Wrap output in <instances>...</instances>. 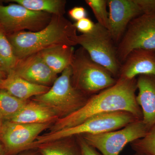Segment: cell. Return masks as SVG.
<instances>
[{
    "label": "cell",
    "instance_id": "8992f818",
    "mask_svg": "<svg viewBox=\"0 0 155 155\" xmlns=\"http://www.w3.org/2000/svg\"><path fill=\"white\" fill-rule=\"evenodd\" d=\"M114 43L108 29L98 23L90 33L78 35L77 44L86 51L93 61L114 77L119 76L121 66Z\"/></svg>",
    "mask_w": 155,
    "mask_h": 155
},
{
    "label": "cell",
    "instance_id": "9a60e30c",
    "mask_svg": "<svg viewBox=\"0 0 155 155\" xmlns=\"http://www.w3.org/2000/svg\"><path fill=\"white\" fill-rule=\"evenodd\" d=\"M51 87L43 86L29 81L10 72L0 84L4 90L17 98L28 101L48 91Z\"/></svg>",
    "mask_w": 155,
    "mask_h": 155
},
{
    "label": "cell",
    "instance_id": "5b68a950",
    "mask_svg": "<svg viewBox=\"0 0 155 155\" xmlns=\"http://www.w3.org/2000/svg\"><path fill=\"white\" fill-rule=\"evenodd\" d=\"M71 67L72 85L88 96L109 88L117 81L105 68L93 61L82 48L74 53Z\"/></svg>",
    "mask_w": 155,
    "mask_h": 155
},
{
    "label": "cell",
    "instance_id": "603a6c76",
    "mask_svg": "<svg viewBox=\"0 0 155 155\" xmlns=\"http://www.w3.org/2000/svg\"><path fill=\"white\" fill-rule=\"evenodd\" d=\"M85 2L91 9L100 25L108 29L109 13L107 10L108 1L106 0H86Z\"/></svg>",
    "mask_w": 155,
    "mask_h": 155
},
{
    "label": "cell",
    "instance_id": "8fae6325",
    "mask_svg": "<svg viewBox=\"0 0 155 155\" xmlns=\"http://www.w3.org/2000/svg\"><path fill=\"white\" fill-rule=\"evenodd\" d=\"M108 30L114 42L122 39L131 20L143 14L137 0H109Z\"/></svg>",
    "mask_w": 155,
    "mask_h": 155
},
{
    "label": "cell",
    "instance_id": "ac0fdd59",
    "mask_svg": "<svg viewBox=\"0 0 155 155\" xmlns=\"http://www.w3.org/2000/svg\"><path fill=\"white\" fill-rule=\"evenodd\" d=\"M42 155H81L76 137H71L37 146Z\"/></svg>",
    "mask_w": 155,
    "mask_h": 155
},
{
    "label": "cell",
    "instance_id": "484cf974",
    "mask_svg": "<svg viewBox=\"0 0 155 155\" xmlns=\"http://www.w3.org/2000/svg\"><path fill=\"white\" fill-rule=\"evenodd\" d=\"M68 15L71 19L77 22L86 18L87 16V12L83 7H75L69 10Z\"/></svg>",
    "mask_w": 155,
    "mask_h": 155
},
{
    "label": "cell",
    "instance_id": "83f0119b",
    "mask_svg": "<svg viewBox=\"0 0 155 155\" xmlns=\"http://www.w3.org/2000/svg\"><path fill=\"white\" fill-rule=\"evenodd\" d=\"M15 155H42L37 149H30L23 151Z\"/></svg>",
    "mask_w": 155,
    "mask_h": 155
},
{
    "label": "cell",
    "instance_id": "277c9868",
    "mask_svg": "<svg viewBox=\"0 0 155 155\" xmlns=\"http://www.w3.org/2000/svg\"><path fill=\"white\" fill-rule=\"evenodd\" d=\"M61 73L48 91L31 99L51 110L59 119L67 117L78 110L86 104L89 98L88 95L72 85L71 66Z\"/></svg>",
    "mask_w": 155,
    "mask_h": 155
},
{
    "label": "cell",
    "instance_id": "cb8c5ba5",
    "mask_svg": "<svg viewBox=\"0 0 155 155\" xmlns=\"http://www.w3.org/2000/svg\"><path fill=\"white\" fill-rule=\"evenodd\" d=\"M76 30L81 32L82 34L90 33L93 30L95 24L89 18H84L74 23Z\"/></svg>",
    "mask_w": 155,
    "mask_h": 155
},
{
    "label": "cell",
    "instance_id": "9c48e42d",
    "mask_svg": "<svg viewBox=\"0 0 155 155\" xmlns=\"http://www.w3.org/2000/svg\"><path fill=\"white\" fill-rule=\"evenodd\" d=\"M52 15L31 11L19 4L0 5V27L6 34L28 30L37 31L49 23Z\"/></svg>",
    "mask_w": 155,
    "mask_h": 155
},
{
    "label": "cell",
    "instance_id": "4fadbf2b",
    "mask_svg": "<svg viewBox=\"0 0 155 155\" xmlns=\"http://www.w3.org/2000/svg\"><path fill=\"white\" fill-rule=\"evenodd\" d=\"M140 75L155 76V51L134 50L120 67L118 78L130 80Z\"/></svg>",
    "mask_w": 155,
    "mask_h": 155
},
{
    "label": "cell",
    "instance_id": "30bf717a",
    "mask_svg": "<svg viewBox=\"0 0 155 155\" xmlns=\"http://www.w3.org/2000/svg\"><path fill=\"white\" fill-rule=\"evenodd\" d=\"M53 124H24L4 121L0 129V142L5 155H15L29 150L42 132L49 129Z\"/></svg>",
    "mask_w": 155,
    "mask_h": 155
},
{
    "label": "cell",
    "instance_id": "7a4b0ae2",
    "mask_svg": "<svg viewBox=\"0 0 155 155\" xmlns=\"http://www.w3.org/2000/svg\"><path fill=\"white\" fill-rule=\"evenodd\" d=\"M74 24L64 16L53 15L49 24L37 31H21L7 34L18 60L60 45L73 47L78 35Z\"/></svg>",
    "mask_w": 155,
    "mask_h": 155
},
{
    "label": "cell",
    "instance_id": "4dcf8cb0",
    "mask_svg": "<svg viewBox=\"0 0 155 155\" xmlns=\"http://www.w3.org/2000/svg\"><path fill=\"white\" fill-rule=\"evenodd\" d=\"M132 155H149L147 154L144 153L135 152V153L134 154Z\"/></svg>",
    "mask_w": 155,
    "mask_h": 155
},
{
    "label": "cell",
    "instance_id": "44dd1931",
    "mask_svg": "<svg viewBox=\"0 0 155 155\" xmlns=\"http://www.w3.org/2000/svg\"><path fill=\"white\" fill-rule=\"evenodd\" d=\"M18 61L7 34L0 27V66L8 75Z\"/></svg>",
    "mask_w": 155,
    "mask_h": 155
},
{
    "label": "cell",
    "instance_id": "f546056e",
    "mask_svg": "<svg viewBox=\"0 0 155 155\" xmlns=\"http://www.w3.org/2000/svg\"><path fill=\"white\" fill-rule=\"evenodd\" d=\"M0 155H5L4 148L1 142H0Z\"/></svg>",
    "mask_w": 155,
    "mask_h": 155
},
{
    "label": "cell",
    "instance_id": "4316f807",
    "mask_svg": "<svg viewBox=\"0 0 155 155\" xmlns=\"http://www.w3.org/2000/svg\"><path fill=\"white\" fill-rule=\"evenodd\" d=\"M143 14L155 12V0H137Z\"/></svg>",
    "mask_w": 155,
    "mask_h": 155
},
{
    "label": "cell",
    "instance_id": "e0dca14e",
    "mask_svg": "<svg viewBox=\"0 0 155 155\" xmlns=\"http://www.w3.org/2000/svg\"><path fill=\"white\" fill-rule=\"evenodd\" d=\"M74 53L73 47L60 45L42 50L37 54L50 69L58 75L71 66Z\"/></svg>",
    "mask_w": 155,
    "mask_h": 155
},
{
    "label": "cell",
    "instance_id": "d6986e66",
    "mask_svg": "<svg viewBox=\"0 0 155 155\" xmlns=\"http://www.w3.org/2000/svg\"><path fill=\"white\" fill-rule=\"evenodd\" d=\"M31 11L43 12L52 15L64 16L66 13L64 0H11Z\"/></svg>",
    "mask_w": 155,
    "mask_h": 155
},
{
    "label": "cell",
    "instance_id": "5bb4252c",
    "mask_svg": "<svg viewBox=\"0 0 155 155\" xmlns=\"http://www.w3.org/2000/svg\"><path fill=\"white\" fill-rule=\"evenodd\" d=\"M136 101L142 113V121L150 128L155 125V76L140 75L137 79Z\"/></svg>",
    "mask_w": 155,
    "mask_h": 155
},
{
    "label": "cell",
    "instance_id": "ba28073f",
    "mask_svg": "<svg viewBox=\"0 0 155 155\" xmlns=\"http://www.w3.org/2000/svg\"><path fill=\"white\" fill-rule=\"evenodd\" d=\"M150 129L139 120L114 131L80 136L103 155H119L126 145L144 137Z\"/></svg>",
    "mask_w": 155,
    "mask_h": 155
},
{
    "label": "cell",
    "instance_id": "3957f363",
    "mask_svg": "<svg viewBox=\"0 0 155 155\" xmlns=\"http://www.w3.org/2000/svg\"><path fill=\"white\" fill-rule=\"evenodd\" d=\"M137 120L139 119L126 111H115L97 114L75 126L40 135L31 144V147L34 148L39 144L71 137L114 131Z\"/></svg>",
    "mask_w": 155,
    "mask_h": 155
},
{
    "label": "cell",
    "instance_id": "7402d4cb",
    "mask_svg": "<svg viewBox=\"0 0 155 155\" xmlns=\"http://www.w3.org/2000/svg\"><path fill=\"white\" fill-rule=\"evenodd\" d=\"M130 145L135 152L155 155V125L144 137L132 142Z\"/></svg>",
    "mask_w": 155,
    "mask_h": 155
},
{
    "label": "cell",
    "instance_id": "52a82bcc",
    "mask_svg": "<svg viewBox=\"0 0 155 155\" xmlns=\"http://www.w3.org/2000/svg\"><path fill=\"white\" fill-rule=\"evenodd\" d=\"M137 49L155 51V12L142 14L129 23L116 48L119 63Z\"/></svg>",
    "mask_w": 155,
    "mask_h": 155
},
{
    "label": "cell",
    "instance_id": "1f68e13d",
    "mask_svg": "<svg viewBox=\"0 0 155 155\" xmlns=\"http://www.w3.org/2000/svg\"><path fill=\"white\" fill-rule=\"evenodd\" d=\"M3 121L1 119H0V129L2 127V125Z\"/></svg>",
    "mask_w": 155,
    "mask_h": 155
},
{
    "label": "cell",
    "instance_id": "6da1fadb",
    "mask_svg": "<svg viewBox=\"0 0 155 155\" xmlns=\"http://www.w3.org/2000/svg\"><path fill=\"white\" fill-rule=\"evenodd\" d=\"M137 79L118 78L113 86L89 97L86 104L69 116L58 119L50 131L75 126L97 114L123 111L129 112L142 120V113L136 101Z\"/></svg>",
    "mask_w": 155,
    "mask_h": 155
},
{
    "label": "cell",
    "instance_id": "ffe728a7",
    "mask_svg": "<svg viewBox=\"0 0 155 155\" xmlns=\"http://www.w3.org/2000/svg\"><path fill=\"white\" fill-rule=\"evenodd\" d=\"M28 101L19 99L0 89V119L3 122L10 121Z\"/></svg>",
    "mask_w": 155,
    "mask_h": 155
},
{
    "label": "cell",
    "instance_id": "f1b7e54d",
    "mask_svg": "<svg viewBox=\"0 0 155 155\" xmlns=\"http://www.w3.org/2000/svg\"><path fill=\"white\" fill-rule=\"evenodd\" d=\"M7 74L4 71L2 68L0 66V84L2 83L3 80L7 77Z\"/></svg>",
    "mask_w": 155,
    "mask_h": 155
},
{
    "label": "cell",
    "instance_id": "2e32d148",
    "mask_svg": "<svg viewBox=\"0 0 155 155\" xmlns=\"http://www.w3.org/2000/svg\"><path fill=\"white\" fill-rule=\"evenodd\" d=\"M58 119V116L48 108L29 100L10 121L24 124H43L54 123Z\"/></svg>",
    "mask_w": 155,
    "mask_h": 155
},
{
    "label": "cell",
    "instance_id": "d4e9b609",
    "mask_svg": "<svg viewBox=\"0 0 155 155\" xmlns=\"http://www.w3.org/2000/svg\"><path fill=\"white\" fill-rule=\"evenodd\" d=\"M75 137L80 146L81 155H103L96 149L89 144L81 136Z\"/></svg>",
    "mask_w": 155,
    "mask_h": 155
},
{
    "label": "cell",
    "instance_id": "7c38bea8",
    "mask_svg": "<svg viewBox=\"0 0 155 155\" xmlns=\"http://www.w3.org/2000/svg\"><path fill=\"white\" fill-rule=\"evenodd\" d=\"M10 72L31 83L48 87L51 86L58 78L38 54L18 60Z\"/></svg>",
    "mask_w": 155,
    "mask_h": 155
}]
</instances>
